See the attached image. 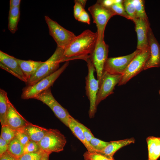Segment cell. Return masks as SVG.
<instances>
[{"label": "cell", "instance_id": "obj_1", "mask_svg": "<svg viewBox=\"0 0 160 160\" xmlns=\"http://www.w3.org/2000/svg\"><path fill=\"white\" fill-rule=\"evenodd\" d=\"M97 38V32L87 29L76 36L64 50L65 58L62 62L76 59L86 61L89 58L95 47Z\"/></svg>", "mask_w": 160, "mask_h": 160}, {"label": "cell", "instance_id": "obj_2", "mask_svg": "<svg viewBox=\"0 0 160 160\" xmlns=\"http://www.w3.org/2000/svg\"><path fill=\"white\" fill-rule=\"evenodd\" d=\"M64 50L57 48L53 55L44 62L36 72L26 83L27 86L33 85L42 79L53 73L59 69L60 63L65 58Z\"/></svg>", "mask_w": 160, "mask_h": 160}, {"label": "cell", "instance_id": "obj_3", "mask_svg": "<svg viewBox=\"0 0 160 160\" xmlns=\"http://www.w3.org/2000/svg\"><path fill=\"white\" fill-rule=\"evenodd\" d=\"M69 64V61H66L60 68L51 75L33 85L24 87L23 89L21 98L25 100L34 99L40 93L50 88Z\"/></svg>", "mask_w": 160, "mask_h": 160}, {"label": "cell", "instance_id": "obj_4", "mask_svg": "<svg viewBox=\"0 0 160 160\" xmlns=\"http://www.w3.org/2000/svg\"><path fill=\"white\" fill-rule=\"evenodd\" d=\"M88 10L97 27V39H104V31L107 23L115 14L110 8L103 5L101 0L97 1L95 4L89 7Z\"/></svg>", "mask_w": 160, "mask_h": 160}, {"label": "cell", "instance_id": "obj_5", "mask_svg": "<svg viewBox=\"0 0 160 160\" xmlns=\"http://www.w3.org/2000/svg\"><path fill=\"white\" fill-rule=\"evenodd\" d=\"M86 61L87 63L88 68V73L85 78L86 92L89 101V116L90 118H92L94 117L97 111L96 102L99 82L95 77L94 72L95 70L91 60L88 58Z\"/></svg>", "mask_w": 160, "mask_h": 160}, {"label": "cell", "instance_id": "obj_6", "mask_svg": "<svg viewBox=\"0 0 160 160\" xmlns=\"http://www.w3.org/2000/svg\"><path fill=\"white\" fill-rule=\"evenodd\" d=\"M44 18L48 26L49 34L57 43V47L65 50L76 36L48 16H45Z\"/></svg>", "mask_w": 160, "mask_h": 160}, {"label": "cell", "instance_id": "obj_7", "mask_svg": "<svg viewBox=\"0 0 160 160\" xmlns=\"http://www.w3.org/2000/svg\"><path fill=\"white\" fill-rule=\"evenodd\" d=\"M66 142L65 137L59 130L50 129L38 143L41 149L51 154L63 151Z\"/></svg>", "mask_w": 160, "mask_h": 160}, {"label": "cell", "instance_id": "obj_8", "mask_svg": "<svg viewBox=\"0 0 160 160\" xmlns=\"http://www.w3.org/2000/svg\"><path fill=\"white\" fill-rule=\"evenodd\" d=\"M34 99L40 100L48 106L56 117L68 127L69 122L72 116L68 111L55 99L52 93L50 88L40 93Z\"/></svg>", "mask_w": 160, "mask_h": 160}, {"label": "cell", "instance_id": "obj_9", "mask_svg": "<svg viewBox=\"0 0 160 160\" xmlns=\"http://www.w3.org/2000/svg\"><path fill=\"white\" fill-rule=\"evenodd\" d=\"M150 55L149 47L141 51L131 62L124 73L122 75L118 86L125 84L131 78L144 70L145 63Z\"/></svg>", "mask_w": 160, "mask_h": 160}, {"label": "cell", "instance_id": "obj_10", "mask_svg": "<svg viewBox=\"0 0 160 160\" xmlns=\"http://www.w3.org/2000/svg\"><path fill=\"white\" fill-rule=\"evenodd\" d=\"M122 75L110 73L104 71L99 82V87L97 95V107L102 100L113 93L116 85L118 84Z\"/></svg>", "mask_w": 160, "mask_h": 160}, {"label": "cell", "instance_id": "obj_11", "mask_svg": "<svg viewBox=\"0 0 160 160\" xmlns=\"http://www.w3.org/2000/svg\"><path fill=\"white\" fill-rule=\"evenodd\" d=\"M108 47L104 39H97L95 49L89 56L95 68L99 81L102 75L104 65L108 58Z\"/></svg>", "mask_w": 160, "mask_h": 160}, {"label": "cell", "instance_id": "obj_12", "mask_svg": "<svg viewBox=\"0 0 160 160\" xmlns=\"http://www.w3.org/2000/svg\"><path fill=\"white\" fill-rule=\"evenodd\" d=\"M141 51L137 49L127 55L108 58L104 65V71L112 74L122 75L132 60Z\"/></svg>", "mask_w": 160, "mask_h": 160}, {"label": "cell", "instance_id": "obj_13", "mask_svg": "<svg viewBox=\"0 0 160 160\" xmlns=\"http://www.w3.org/2000/svg\"><path fill=\"white\" fill-rule=\"evenodd\" d=\"M0 67L19 79L26 83L27 80L23 73L17 58L0 50Z\"/></svg>", "mask_w": 160, "mask_h": 160}, {"label": "cell", "instance_id": "obj_14", "mask_svg": "<svg viewBox=\"0 0 160 160\" xmlns=\"http://www.w3.org/2000/svg\"><path fill=\"white\" fill-rule=\"evenodd\" d=\"M148 39L150 55L145 65L144 70L160 67V45L150 27L148 33Z\"/></svg>", "mask_w": 160, "mask_h": 160}, {"label": "cell", "instance_id": "obj_15", "mask_svg": "<svg viewBox=\"0 0 160 160\" xmlns=\"http://www.w3.org/2000/svg\"><path fill=\"white\" fill-rule=\"evenodd\" d=\"M137 36V49L143 50L149 47L148 33L150 27L148 20L139 18L133 19Z\"/></svg>", "mask_w": 160, "mask_h": 160}, {"label": "cell", "instance_id": "obj_16", "mask_svg": "<svg viewBox=\"0 0 160 160\" xmlns=\"http://www.w3.org/2000/svg\"><path fill=\"white\" fill-rule=\"evenodd\" d=\"M8 103V109L5 125L17 130L31 123L20 114L9 100Z\"/></svg>", "mask_w": 160, "mask_h": 160}, {"label": "cell", "instance_id": "obj_17", "mask_svg": "<svg viewBox=\"0 0 160 160\" xmlns=\"http://www.w3.org/2000/svg\"><path fill=\"white\" fill-rule=\"evenodd\" d=\"M135 142V140L133 138L110 141L104 148L97 153L108 158L113 159L114 153L118 150L124 146Z\"/></svg>", "mask_w": 160, "mask_h": 160}, {"label": "cell", "instance_id": "obj_18", "mask_svg": "<svg viewBox=\"0 0 160 160\" xmlns=\"http://www.w3.org/2000/svg\"><path fill=\"white\" fill-rule=\"evenodd\" d=\"M19 129L25 133L30 140L38 143L44 136L48 129L31 123Z\"/></svg>", "mask_w": 160, "mask_h": 160}, {"label": "cell", "instance_id": "obj_19", "mask_svg": "<svg viewBox=\"0 0 160 160\" xmlns=\"http://www.w3.org/2000/svg\"><path fill=\"white\" fill-rule=\"evenodd\" d=\"M17 59L27 81L44 63L41 61H36L30 60H26L17 58Z\"/></svg>", "mask_w": 160, "mask_h": 160}, {"label": "cell", "instance_id": "obj_20", "mask_svg": "<svg viewBox=\"0 0 160 160\" xmlns=\"http://www.w3.org/2000/svg\"><path fill=\"white\" fill-rule=\"evenodd\" d=\"M77 121L72 116L68 124L69 128L73 134L85 147L87 151L91 152H96L95 149L86 139L80 127L77 123Z\"/></svg>", "mask_w": 160, "mask_h": 160}, {"label": "cell", "instance_id": "obj_21", "mask_svg": "<svg viewBox=\"0 0 160 160\" xmlns=\"http://www.w3.org/2000/svg\"><path fill=\"white\" fill-rule=\"evenodd\" d=\"M148 160H157L160 156V137L149 140L147 142Z\"/></svg>", "mask_w": 160, "mask_h": 160}, {"label": "cell", "instance_id": "obj_22", "mask_svg": "<svg viewBox=\"0 0 160 160\" xmlns=\"http://www.w3.org/2000/svg\"><path fill=\"white\" fill-rule=\"evenodd\" d=\"M9 100L7 92L0 89V121L1 126L5 125L9 107Z\"/></svg>", "mask_w": 160, "mask_h": 160}, {"label": "cell", "instance_id": "obj_23", "mask_svg": "<svg viewBox=\"0 0 160 160\" xmlns=\"http://www.w3.org/2000/svg\"><path fill=\"white\" fill-rule=\"evenodd\" d=\"M20 7L9 8L8 28L12 33H14L17 30V26L20 17Z\"/></svg>", "mask_w": 160, "mask_h": 160}, {"label": "cell", "instance_id": "obj_24", "mask_svg": "<svg viewBox=\"0 0 160 160\" xmlns=\"http://www.w3.org/2000/svg\"><path fill=\"white\" fill-rule=\"evenodd\" d=\"M17 159L24 154V146L15 137L9 143L7 151Z\"/></svg>", "mask_w": 160, "mask_h": 160}, {"label": "cell", "instance_id": "obj_25", "mask_svg": "<svg viewBox=\"0 0 160 160\" xmlns=\"http://www.w3.org/2000/svg\"><path fill=\"white\" fill-rule=\"evenodd\" d=\"M123 1L114 0V3L110 8L115 15H119L131 20L126 12L123 4Z\"/></svg>", "mask_w": 160, "mask_h": 160}, {"label": "cell", "instance_id": "obj_26", "mask_svg": "<svg viewBox=\"0 0 160 160\" xmlns=\"http://www.w3.org/2000/svg\"><path fill=\"white\" fill-rule=\"evenodd\" d=\"M132 1L135 9L136 18L148 20L145 10L144 1L142 0H132Z\"/></svg>", "mask_w": 160, "mask_h": 160}, {"label": "cell", "instance_id": "obj_27", "mask_svg": "<svg viewBox=\"0 0 160 160\" xmlns=\"http://www.w3.org/2000/svg\"><path fill=\"white\" fill-rule=\"evenodd\" d=\"M16 130L9 127L4 125L1 126L0 137L9 143L15 137Z\"/></svg>", "mask_w": 160, "mask_h": 160}, {"label": "cell", "instance_id": "obj_28", "mask_svg": "<svg viewBox=\"0 0 160 160\" xmlns=\"http://www.w3.org/2000/svg\"><path fill=\"white\" fill-rule=\"evenodd\" d=\"M123 4L125 10L130 17L131 20L136 18L135 9L132 0L123 1Z\"/></svg>", "mask_w": 160, "mask_h": 160}, {"label": "cell", "instance_id": "obj_29", "mask_svg": "<svg viewBox=\"0 0 160 160\" xmlns=\"http://www.w3.org/2000/svg\"><path fill=\"white\" fill-rule=\"evenodd\" d=\"M45 152L41 149L37 152L24 153L17 159L18 160H40Z\"/></svg>", "mask_w": 160, "mask_h": 160}, {"label": "cell", "instance_id": "obj_30", "mask_svg": "<svg viewBox=\"0 0 160 160\" xmlns=\"http://www.w3.org/2000/svg\"><path fill=\"white\" fill-rule=\"evenodd\" d=\"M87 1V0H76L74 1L73 14L75 19L76 20L83 11L85 9L84 7Z\"/></svg>", "mask_w": 160, "mask_h": 160}, {"label": "cell", "instance_id": "obj_31", "mask_svg": "<svg viewBox=\"0 0 160 160\" xmlns=\"http://www.w3.org/2000/svg\"><path fill=\"white\" fill-rule=\"evenodd\" d=\"M83 156L85 160H114L96 152H91L86 151Z\"/></svg>", "mask_w": 160, "mask_h": 160}, {"label": "cell", "instance_id": "obj_32", "mask_svg": "<svg viewBox=\"0 0 160 160\" xmlns=\"http://www.w3.org/2000/svg\"><path fill=\"white\" fill-rule=\"evenodd\" d=\"M109 143L102 141L95 137L92 139L89 142L91 145L96 150V153L104 148Z\"/></svg>", "mask_w": 160, "mask_h": 160}, {"label": "cell", "instance_id": "obj_33", "mask_svg": "<svg viewBox=\"0 0 160 160\" xmlns=\"http://www.w3.org/2000/svg\"><path fill=\"white\" fill-rule=\"evenodd\" d=\"M40 149L37 143L30 140L24 146V153L36 152Z\"/></svg>", "mask_w": 160, "mask_h": 160}, {"label": "cell", "instance_id": "obj_34", "mask_svg": "<svg viewBox=\"0 0 160 160\" xmlns=\"http://www.w3.org/2000/svg\"><path fill=\"white\" fill-rule=\"evenodd\" d=\"M15 137L24 146L30 140L28 136L20 129L16 130Z\"/></svg>", "mask_w": 160, "mask_h": 160}, {"label": "cell", "instance_id": "obj_35", "mask_svg": "<svg viewBox=\"0 0 160 160\" xmlns=\"http://www.w3.org/2000/svg\"><path fill=\"white\" fill-rule=\"evenodd\" d=\"M77 123L82 129L86 139L89 143L92 139L94 137V135L92 133L90 130L83 124L78 121H77Z\"/></svg>", "mask_w": 160, "mask_h": 160}, {"label": "cell", "instance_id": "obj_36", "mask_svg": "<svg viewBox=\"0 0 160 160\" xmlns=\"http://www.w3.org/2000/svg\"><path fill=\"white\" fill-rule=\"evenodd\" d=\"M77 20L79 22L87 23L89 25L90 24V20L89 17L85 9L83 11Z\"/></svg>", "mask_w": 160, "mask_h": 160}, {"label": "cell", "instance_id": "obj_37", "mask_svg": "<svg viewBox=\"0 0 160 160\" xmlns=\"http://www.w3.org/2000/svg\"><path fill=\"white\" fill-rule=\"evenodd\" d=\"M8 144L7 141L0 137V156L7 151Z\"/></svg>", "mask_w": 160, "mask_h": 160}, {"label": "cell", "instance_id": "obj_38", "mask_svg": "<svg viewBox=\"0 0 160 160\" xmlns=\"http://www.w3.org/2000/svg\"><path fill=\"white\" fill-rule=\"evenodd\" d=\"M0 160H18L7 151L0 156Z\"/></svg>", "mask_w": 160, "mask_h": 160}, {"label": "cell", "instance_id": "obj_39", "mask_svg": "<svg viewBox=\"0 0 160 160\" xmlns=\"http://www.w3.org/2000/svg\"><path fill=\"white\" fill-rule=\"evenodd\" d=\"M21 0H10L9 3V8L20 7Z\"/></svg>", "mask_w": 160, "mask_h": 160}, {"label": "cell", "instance_id": "obj_40", "mask_svg": "<svg viewBox=\"0 0 160 160\" xmlns=\"http://www.w3.org/2000/svg\"><path fill=\"white\" fill-rule=\"evenodd\" d=\"M101 1L103 5L108 8H110L114 3V0H104Z\"/></svg>", "mask_w": 160, "mask_h": 160}, {"label": "cell", "instance_id": "obj_41", "mask_svg": "<svg viewBox=\"0 0 160 160\" xmlns=\"http://www.w3.org/2000/svg\"><path fill=\"white\" fill-rule=\"evenodd\" d=\"M50 154L49 153L45 152L40 160H49V157Z\"/></svg>", "mask_w": 160, "mask_h": 160}, {"label": "cell", "instance_id": "obj_42", "mask_svg": "<svg viewBox=\"0 0 160 160\" xmlns=\"http://www.w3.org/2000/svg\"></svg>", "mask_w": 160, "mask_h": 160}, {"label": "cell", "instance_id": "obj_43", "mask_svg": "<svg viewBox=\"0 0 160 160\" xmlns=\"http://www.w3.org/2000/svg\"></svg>", "mask_w": 160, "mask_h": 160}]
</instances>
